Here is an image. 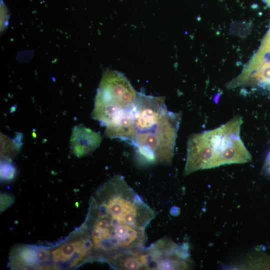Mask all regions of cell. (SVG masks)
I'll return each instance as SVG.
<instances>
[{"mask_svg":"<svg viewBox=\"0 0 270 270\" xmlns=\"http://www.w3.org/2000/svg\"><path fill=\"white\" fill-rule=\"evenodd\" d=\"M156 215L122 176L115 175L92 196L82 225L98 252L126 253L145 246V229Z\"/></svg>","mask_w":270,"mask_h":270,"instance_id":"obj_1","label":"cell"},{"mask_svg":"<svg viewBox=\"0 0 270 270\" xmlns=\"http://www.w3.org/2000/svg\"><path fill=\"white\" fill-rule=\"evenodd\" d=\"M181 115L167 109L162 96L138 92L132 110L128 142L146 164L170 165Z\"/></svg>","mask_w":270,"mask_h":270,"instance_id":"obj_2","label":"cell"},{"mask_svg":"<svg viewBox=\"0 0 270 270\" xmlns=\"http://www.w3.org/2000/svg\"><path fill=\"white\" fill-rule=\"evenodd\" d=\"M242 123L241 117L236 116L218 128L190 135L187 142L184 174L250 162L251 154L240 136Z\"/></svg>","mask_w":270,"mask_h":270,"instance_id":"obj_3","label":"cell"},{"mask_svg":"<svg viewBox=\"0 0 270 270\" xmlns=\"http://www.w3.org/2000/svg\"><path fill=\"white\" fill-rule=\"evenodd\" d=\"M138 94L124 74L114 70H104L92 117L106 128L115 125L133 108Z\"/></svg>","mask_w":270,"mask_h":270,"instance_id":"obj_4","label":"cell"},{"mask_svg":"<svg viewBox=\"0 0 270 270\" xmlns=\"http://www.w3.org/2000/svg\"><path fill=\"white\" fill-rule=\"evenodd\" d=\"M32 269H70L98 260L87 231L80 226L64 240L52 246H32Z\"/></svg>","mask_w":270,"mask_h":270,"instance_id":"obj_5","label":"cell"},{"mask_svg":"<svg viewBox=\"0 0 270 270\" xmlns=\"http://www.w3.org/2000/svg\"><path fill=\"white\" fill-rule=\"evenodd\" d=\"M144 254L147 270H184L190 267L187 248L166 237L146 248Z\"/></svg>","mask_w":270,"mask_h":270,"instance_id":"obj_6","label":"cell"},{"mask_svg":"<svg viewBox=\"0 0 270 270\" xmlns=\"http://www.w3.org/2000/svg\"><path fill=\"white\" fill-rule=\"evenodd\" d=\"M102 140L100 132L79 124L72 129L70 139V150L76 156H84L94 151L100 146Z\"/></svg>","mask_w":270,"mask_h":270,"instance_id":"obj_7","label":"cell"},{"mask_svg":"<svg viewBox=\"0 0 270 270\" xmlns=\"http://www.w3.org/2000/svg\"><path fill=\"white\" fill-rule=\"evenodd\" d=\"M16 172L14 166L10 161L4 160L0 164V178L2 180H8L13 179Z\"/></svg>","mask_w":270,"mask_h":270,"instance_id":"obj_8","label":"cell"},{"mask_svg":"<svg viewBox=\"0 0 270 270\" xmlns=\"http://www.w3.org/2000/svg\"><path fill=\"white\" fill-rule=\"evenodd\" d=\"M262 172L270 180V151L268 153L264 162L262 168Z\"/></svg>","mask_w":270,"mask_h":270,"instance_id":"obj_9","label":"cell"},{"mask_svg":"<svg viewBox=\"0 0 270 270\" xmlns=\"http://www.w3.org/2000/svg\"><path fill=\"white\" fill-rule=\"evenodd\" d=\"M261 46L270 50V30L264 38Z\"/></svg>","mask_w":270,"mask_h":270,"instance_id":"obj_10","label":"cell"},{"mask_svg":"<svg viewBox=\"0 0 270 270\" xmlns=\"http://www.w3.org/2000/svg\"><path fill=\"white\" fill-rule=\"evenodd\" d=\"M270 7V0H264Z\"/></svg>","mask_w":270,"mask_h":270,"instance_id":"obj_11","label":"cell"}]
</instances>
